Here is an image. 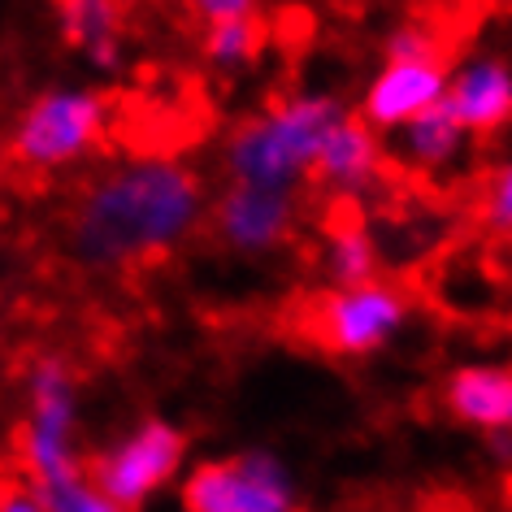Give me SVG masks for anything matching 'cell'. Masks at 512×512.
<instances>
[{
	"mask_svg": "<svg viewBox=\"0 0 512 512\" xmlns=\"http://www.w3.org/2000/svg\"><path fill=\"white\" fill-rule=\"evenodd\" d=\"M178 504L183 512H304V495L283 456L243 447L187 465Z\"/></svg>",
	"mask_w": 512,
	"mask_h": 512,
	"instance_id": "cell-6",
	"label": "cell"
},
{
	"mask_svg": "<svg viewBox=\"0 0 512 512\" xmlns=\"http://www.w3.org/2000/svg\"><path fill=\"white\" fill-rule=\"evenodd\" d=\"M478 217L495 235H512V157H504L486 174L482 196H478Z\"/></svg>",
	"mask_w": 512,
	"mask_h": 512,
	"instance_id": "cell-18",
	"label": "cell"
},
{
	"mask_svg": "<svg viewBox=\"0 0 512 512\" xmlns=\"http://www.w3.org/2000/svg\"><path fill=\"white\" fill-rule=\"evenodd\" d=\"M313 178L343 200L374 191L382 178V135L369 131L356 113H343V118L330 126L322 152H317Z\"/></svg>",
	"mask_w": 512,
	"mask_h": 512,
	"instance_id": "cell-12",
	"label": "cell"
},
{
	"mask_svg": "<svg viewBox=\"0 0 512 512\" xmlns=\"http://www.w3.org/2000/svg\"><path fill=\"white\" fill-rule=\"evenodd\" d=\"M187 434L183 426L165 417H144L135 426H126L118 439H109L92 460H83L96 486L113 504L126 512H144L148 504L183 482L187 473Z\"/></svg>",
	"mask_w": 512,
	"mask_h": 512,
	"instance_id": "cell-5",
	"label": "cell"
},
{
	"mask_svg": "<svg viewBox=\"0 0 512 512\" xmlns=\"http://www.w3.org/2000/svg\"><path fill=\"white\" fill-rule=\"evenodd\" d=\"M31 491L40 495V504L48 512H126L122 504H113V499L100 491L96 478L87 473V465L57 473V478H48V482H31Z\"/></svg>",
	"mask_w": 512,
	"mask_h": 512,
	"instance_id": "cell-16",
	"label": "cell"
},
{
	"mask_svg": "<svg viewBox=\"0 0 512 512\" xmlns=\"http://www.w3.org/2000/svg\"><path fill=\"white\" fill-rule=\"evenodd\" d=\"M387 57H443V53H439V40L426 27L408 22V27H395L387 35Z\"/></svg>",
	"mask_w": 512,
	"mask_h": 512,
	"instance_id": "cell-20",
	"label": "cell"
},
{
	"mask_svg": "<svg viewBox=\"0 0 512 512\" xmlns=\"http://www.w3.org/2000/svg\"><path fill=\"white\" fill-rule=\"evenodd\" d=\"M443 109L465 126L469 139L499 135L512 126V57L504 53H469L447 70Z\"/></svg>",
	"mask_w": 512,
	"mask_h": 512,
	"instance_id": "cell-10",
	"label": "cell"
},
{
	"mask_svg": "<svg viewBox=\"0 0 512 512\" xmlns=\"http://www.w3.org/2000/svg\"><path fill=\"white\" fill-rule=\"evenodd\" d=\"M183 9L191 18H200L204 27H217V22L256 18L261 14V0H183Z\"/></svg>",
	"mask_w": 512,
	"mask_h": 512,
	"instance_id": "cell-19",
	"label": "cell"
},
{
	"mask_svg": "<svg viewBox=\"0 0 512 512\" xmlns=\"http://www.w3.org/2000/svg\"><path fill=\"white\" fill-rule=\"evenodd\" d=\"M447 96V66L443 57H382V66L369 74L361 92V118L369 131L395 135L421 113L439 109Z\"/></svg>",
	"mask_w": 512,
	"mask_h": 512,
	"instance_id": "cell-9",
	"label": "cell"
},
{
	"mask_svg": "<svg viewBox=\"0 0 512 512\" xmlns=\"http://www.w3.org/2000/svg\"><path fill=\"white\" fill-rule=\"evenodd\" d=\"M57 27L74 53L100 74H118L126 61L122 0H57Z\"/></svg>",
	"mask_w": 512,
	"mask_h": 512,
	"instance_id": "cell-13",
	"label": "cell"
},
{
	"mask_svg": "<svg viewBox=\"0 0 512 512\" xmlns=\"http://www.w3.org/2000/svg\"><path fill=\"white\" fill-rule=\"evenodd\" d=\"M109 135V96L87 83H57L35 92L9 131L18 165L40 174L70 170L87 161Z\"/></svg>",
	"mask_w": 512,
	"mask_h": 512,
	"instance_id": "cell-3",
	"label": "cell"
},
{
	"mask_svg": "<svg viewBox=\"0 0 512 512\" xmlns=\"http://www.w3.org/2000/svg\"><path fill=\"white\" fill-rule=\"evenodd\" d=\"M443 408L460 426L491 439H512V365H456L443 382Z\"/></svg>",
	"mask_w": 512,
	"mask_h": 512,
	"instance_id": "cell-11",
	"label": "cell"
},
{
	"mask_svg": "<svg viewBox=\"0 0 512 512\" xmlns=\"http://www.w3.org/2000/svg\"><path fill=\"white\" fill-rule=\"evenodd\" d=\"M209 187L183 157H126L96 174L70 209V252L87 270H131L196 235Z\"/></svg>",
	"mask_w": 512,
	"mask_h": 512,
	"instance_id": "cell-1",
	"label": "cell"
},
{
	"mask_svg": "<svg viewBox=\"0 0 512 512\" xmlns=\"http://www.w3.org/2000/svg\"><path fill=\"white\" fill-rule=\"evenodd\" d=\"M79 382L61 356H40L27 374V417H22L18 452L31 482L83 465L79 456Z\"/></svg>",
	"mask_w": 512,
	"mask_h": 512,
	"instance_id": "cell-7",
	"label": "cell"
},
{
	"mask_svg": "<svg viewBox=\"0 0 512 512\" xmlns=\"http://www.w3.org/2000/svg\"><path fill=\"white\" fill-rule=\"evenodd\" d=\"M209 222L226 252L256 261V256H274L291 239L300 222V204L291 191L226 183L209 204Z\"/></svg>",
	"mask_w": 512,
	"mask_h": 512,
	"instance_id": "cell-8",
	"label": "cell"
},
{
	"mask_svg": "<svg viewBox=\"0 0 512 512\" xmlns=\"http://www.w3.org/2000/svg\"><path fill=\"white\" fill-rule=\"evenodd\" d=\"M0 512H48L31 486H0Z\"/></svg>",
	"mask_w": 512,
	"mask_h": 512,
	"instance_id": "cell-21",
	"label": "cell"
},
{
	"mask_svg": "<svg viewBox=\"0 0 512 512\" xmlns=\"http://www.w3.org/2000/svg\"><path fill=\"white\" fill-rule=\"evenodd\" d=\"M265 44V27L256 18H239V22H217V27H204V57L213 61L217 70H243L252 66L256 53Z\"/></svg>",
	"mask_w": 512,
	"mask_h": 512,
	"instance_id": "cell-17",
	"label": "cell"
},
{
	"mask_svg": "<svg viewBox=\"0 0 512 512\" xmlns=\"http://www.w3.org/2000/svg\"><path fill=\"white\" fill-rule=\"evenodd\" d=\"M408 322H413V296L391 278H374L361 287H326L304 313V335L326 356L369 361L387 352Z\"/></svg>",
	"mask_w": 512,
	"mask_h": 512,
	"instance_id": "cell-4",
	"label": "cell"
},
{
	"mask_svg": "<svg viewBox=\"0 0 512 512\" xmlns=\"http://www.w3.org/2000/svg\"><path fill=\"white\" fill-rule=\"evenodd\" d=\"M378 243L365 226H335L322 243L326 287H361L378 278Z\"/></svg>",
	"mask_w": 512,
	"mask_h": 512,
	"instance_id": "cell-15",
	"label": "cell"
},
{
	"mask_svg": "<svg viewBox=\"0 0 512 512\" xmlns=\"http://www.w3.org/2000/svg\"><path fill=\"white\" fill-rule=\"evenodd\" d=\"M343 113L348 109L326 92H296L274 100L230 131L222 148L226 178L248 187L296 191L304 178H313L317 152Z\"/></svg>",
	"mask_w": 512,
	"mask_h": 512,
	"instance_id": "cell-2",
	"label": "cell"
},
{
	"mask_svg": "<svg viewBox=\"0 0 512 512\" xmlns=\"http://www.w3.org/2000/svg\"><path fill=\"white\" fill-rule=\"evenodd\" d=\"M469 131L460 126L443 105L421 113L417 122H408L404 131H395V157L404 170L421 178H447L456 174V165L469 157Z\"/></svg>",
	"mask_w": 512,
	"mask_h": 512,
	"instance_id": "cell-14",
	"label": "cell"
}]
</instances>
